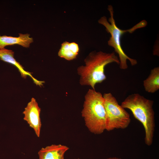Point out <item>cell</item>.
I'll list each match as a JSON object with an SVG mask.
<instances>
[{
  "label": "cell",
  "instance_id": "cell-1",
  "mask_svg": "<svg viewBox=\"0 0 159 159\" xmlns=\"http://www.w3.org/2000/svg\"><path fill=\"white\" fill-rule=\"evenodd\" d=\"M85 65L80 66L77 72L80 76V83L82 85L90 86L95 90V86L106 79L105 68L108 64L120 61L115 52L107 53L102 51H93L84 60Z\"/></svg>",
  "mask_w": 159,
  "mask_h": 159
},
{
  "label": "cell",
  "instance_id": "cell-2",
  "mask_svg": "<svg viewBox=\"0 0 159 159\" xmlns=\"http://www.w3.org/2000/svg\"><path fill=\"white\" fill-rule=\"evenodd\" d=\"M153 103V100L134 93L128 95L121 105L130 110L134 117L142 124L145 131V143L148 146L153 143L155 127Z\"/></svg>",
  "mask_w": 159,
  "mask_h": 159
},
{
  "label": "cell",
  "instance_id": "cell-3",
  "mask_svg": "<svg viewBox=\"0 0 159 159\" xmlns=\"http://www.w3.org/2000/svg\"><path fill=\"white\" fill-rule=\"evenodd\" d=\"M82 116L86 126L91 133H102L106 130V116L102 94L89 89L85 97Z\"/></svg>",
  "mask_w": 159,
  "mask_h": 159
},
{
  "label": "cell",
  "instance_id": "cell-4",
  "mask_svg": "<svg viewBox=\"0 0 159 159\" xmlns=\"http://www.w3.org/2000/svg\"><path fill=\"white\" fill-rule=\"evenodd\" d=\"M110 16L108 22L106 17L104 16L101 17L98 21V23L103 25L106 28L107 32L110 33L111 36L108 41V45L113 48L115 52L118 55L120 61V67L121 69H125L127 68V60L130 62L132 66L137 64L136 59L130 58L124 52L121 47V39L122 36L125 33L128 32L132 33L137 29L144 27L147 23L145 20H143L131 28L127 30H122L119 28L116 25L114 18V11L112 6L110 5L108 6Z\"/></svg>",
  "mask_w": 159,
  "mask_h": 159
},
{
  "label": "cell",
  "instance_id": "cell-5",
  "mask_svg": "<svg viewBox=\"0 0 159 159\" xmlns=\"http://www.w3.org/2000/svg\"><path fill=\"white\" fill-rule=\"evenodd\" d=\"M103 97L106 116V130L127 128L131 122L130 115L111 93H105Z\"/></svg>",
  "mask_w": 159,
  "mask_h": 159
},
{
  "label": "cell",
  "instance_id": "cell-6",
  "mask_svg": "<svg viewBox=\"0 0 159 159\" xmlns=\"http://www.w3.org/2000/svg\"><path fill=\"white\" fill-rule=\"evenodd\" d=\"M41 108L36 99L32 98L23 112L24 119L34 130L38 137L40 135L42 123L40 118Z\"/></svg>",
  "mask_w": 159,
  "mask_h": 159
},
{
  "label": "cell",
  "instance_id": "cell-7",
  "mask_svg": "<svg viewBox=\"0 0 159 159\" xmlns=\"http://www.w3.org/2000/svg\"><path fill=\"white\" fill-rule=\"evenodd\" d=\"M0 59L15 66L18 69L22 77L26 78L27 76H29L36 85L41 86L44 83V81L37 80L32 76L31 73L24 69L22 66L14 59V52L12 50L5 48L0 49Z\"/></svg>",
  "mask_w": 159,
  "mask_h": 159
},
{
  "label": "cell",
  "instance_id": "cell-8",
  "mask_svg": "<svg viewBox=\"0 0 159 159\" xmlns=\"http://www.w3.org/2000/svg\"><path fill=\"white\" fill-rule=\"evenodd\" d=\"M69 148L61 144H52L42 148L38 152V159H64Z\"/></svg>",
  "mask_w": 159,
  "mask_h": 159
},
{
  "label": "cell",
  "instance_id": "cell-9",
  "mask_svg": "<svg viewBox=\"0 0 159 159\" xmlns=\"http://www.w3.org/2000/svg\"><path fill=\"white\" fill-rule=\"evenodd\" d=\"M33 40L28 34H19L17 37L0 35V49L7 46L18 44L26 48L29 47Z\"/></svg>",
  "mask_w": 159,
  "mask_h": 159
},
{
  "label": "cell",
  "instance_id": "cell-10",
  "mask_svg": "<svg viewBox=\"0 0 159 159\" xmlns=\"http://www.w3.org/2000/svg\"><path fill=\"white\" fill-rule=\"evenodd\" d=\"M78 45L75 42H64L58 52V55L67 60H71L76 58L79 51Z\"/></svg>",
  "mask_w": 159,
  "mask_h": 159
},
{
  "label": "cell",
  "instance_id": "cell-11",
  "mask_svg": "<svg viewBox=\"0 0 159 159\" xmlns=\"http://www.w3.org/2000/svg\"><path fill=\"white\" fill-rule=\"evenodd\" d=\"M145 91L153 93L159 89V67L154 68L151 70L148 77L143 82Z\"/></svg>",
  "mask_w": 159,
  "mask_h": 159
},
{
  "label": "cell",
  "instance_id": "cell-12",
  "mask_svg": "<svg viewBox=\"0 0 159 159\" xmlns=\"http://www.w3.org/2000/svg\"><path fill=\"white\" fill-rule=\"evenodd\" d=\"M106 159H122L120 158H119L116 157H110L108 158H107Z\"/></svg>",
  "mask_w": 159,
  "mask_h": 159
},
{
  "label": "cell",
  "instance_id": "cell-13",
  "mask_svg": "<svg viewBox=\"0 0 159 159\" xmlns=\"http://www.w3.org/2000/svg\"><path fill=\"white\" fill-rule=\"evenodd\" d=\"M79 159V158H77V159Z\"/></svg>",
  "mask_w": 159,
  "mask_h": 159
}]
</instances>
